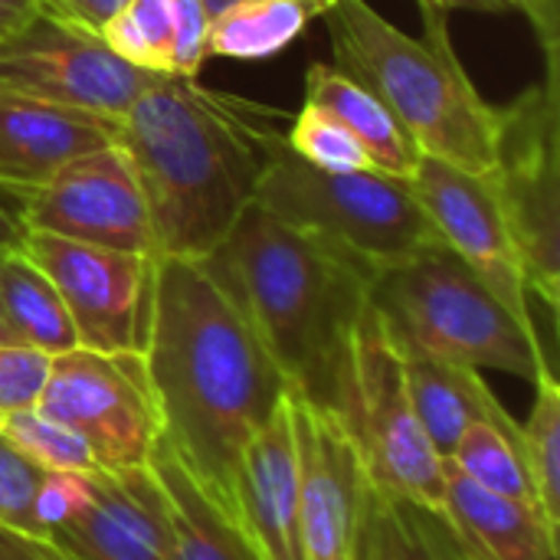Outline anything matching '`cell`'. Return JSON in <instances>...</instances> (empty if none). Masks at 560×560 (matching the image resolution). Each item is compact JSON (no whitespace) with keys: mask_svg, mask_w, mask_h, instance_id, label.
<instances>
[{"mask_svg":"<svg viewBox=\"0 0 560 560\" xmlns=\"http://www.w3.org/2000/svg\"><path fill=\"white\" fill-rule=\"evenodd\" d=\"M141 361L161 440L236 518L243 450L289 397V381L207 259H154Z\"/></svg>","mask_w":560,"mask_h":560,"instance_id":"cell-1","label":"cell"},{"mask_svg":"<svg viewBox=\"0 0 560 560\" xmlns=\"http://www.w3.org/2000/svg\"><path fill=\"white\" fill-rule=\"evenodd\" d=\"M276 131L243 102L164 75L118 121L115 144L141 184L154 259H207L256 200Z\"/></svg>","mask_w":560,"mask_h":560,"instance_id":"cell-2","label":"cell"},{"mask_svg":"<svg viewBox=\"0 0 560 560\" xmlns=\"http://www.w3.org/2000/svg\"><path fill=\"white\" fill-rule=\"evenodd\" d=\"M207 262L249 318L289 390L341 417L371 279L259 203L243 210Z\"/></svg>","mask_w":560,"mask_h":560,"instance_id":"cell-3","label":"cell"},{"mask_svg":"<svg viewBox=\"0 0 560 560\" xmlns=\"http://www.w3.org/2000/svg\"><path fill=\"white\" fill-rule=\"evenodd\" d=\"M335 69L364 85L430 158L489 174L495 167L499 108L463 69L450 39V10L420 0L423 33L407 36L368 0H335L325 13Z\"/></svg>","mask_w":560,"mask_h":560,"instance_id":"cell-4","label":"cell"},{"mask_svg":"<svg viewBox=\"0 0 560 560\" xmlns=\"http://www.w3.org/2000/svg\"><path fill=\"white\" fill-rule=\"evenodd\" d=\"M368 299L400 348L476 371H505L528 384L555 371L538 328L522 325L443 240L377 272Z\"/></svg>","mask_w":560,"mask_h":560,"instance_id":"cell-5","label":"cell"},{"mask_svg":"<svg viewBox=\"0 0 560 560\" xmlns=\"http://www.w3.org/2000/svg\"><path fill=\"white\" fill-rule=\"evenodd\" d=\"M253 203L328 246L368 279L440 240L410 180L381 171L338 174L312 167L289 151L285 135L269 144Z\"/></svg>","mask_w":560,"mask_h":560,"instance_id":"cell-6","label":"cell"},{"mask_svg":"<svg viewBox=\"0 0 560 560\" xmlns=\"http://www.w3.org/2000/svg\"><path fill=\"white\" fill-rule=\"evenodd\" d=\"M509 223L528 289L560 302V95L558 59L509 108H499L495 167L486 174Z\"/></svg>","mask_w":560,"mask_h":560,"instance_id":"cell-7","label":"cell"},{"mask_svg":"<svg viewBox=\"0 0 560 560\" xmlns=\"http://www.w3.org/2000/svg\"><path fill=\"white\" fill-rule=\"evenodd\" d=\"M341 423L371 486L394 499L443 512V459L417 423L397 345L371 308V299L354 335V364Z\"/></svg>","mask_w":560,"mask_h":560,"instance_id":"cell-8","label":"cell"},{"mask_svg":"<svg viewBox=\"0 0 560 560\" xmlns=\"http://www.w3.org/2000/svg\"><path fill=\"white\" fill-rule=\"evenodd\" d=\"M33 410L72 430L89 446L95 466L108 472L148 466L161 436L141 354H102L89 348L52 354Z\"/></svg>","mask_w":560,"mask_h":560,"instance_id":"cell-9","label":"cell"},{"mask_svg":"<svg viewBox=\"0 0 560 560\" xmlns=\"http://www.w3.org/2000/svg\"><path fill=\"white\" fill-rule=\"evenodd\" d=\"M164 72L121 59L98 33L33 13L0 39V82L26 95L118 121Z\"/></svg>","mask_w":560,"mask_h":560,"instance_id":"cell-10","label":"cell"},{"mask_svg":"<svg viewBox=\"0 0 560 560\" xmlns=\"http://www.w3.org/2000/svg\"><path fill=\"white\" fill-rule=\"evenodd\" d=\"M20 253L56 285L75 325L79 348L102 354L144 351L154 292V256L102 249L30 230Z\"/></svg>","mask_w":560,"mask_h":560,"instance_id":"cell-11","label":"cell"},{"mask_svg":"<svg viewBox=\"0 0 560 560\" xmlns=\"http://www.w3.org/2000/svg\"><path fill=\"white\" fill-rule=\"evenodd\" d=\"M20 223L30 233L154 256L141 184L115 141L72 158L46 184L20 194Z\"/></svg>","mask_w":560,"mask_h":560,"instance_id":"cell-12","label":"cell"},{"mask_svg":"<svg viewBox=\"0 0 560 560\" xmlns=\"http://www.w3.org/2000/svg\"><path fill=\"white\" fill-rule=\"evenodd\" d=\"M305 560H361L368 472L338 413L289 390Z\"/></svg>","mask_w":560,"mask_h":560,"instance_id":"cell-13","label":"cell"},{"mask_svg":"<svg viewBox=\"0 0 560 560\" xmlns=\"http://www.w3.org/2000/svg\"><path fill=\"white\" fill-rule=\"evenodd\" d=\"M410 187L433 220L440 240L499 295V302L522 325L535 328L522 259L489 177L420 154Z\"/></svg>","mask_w":560,"mask_h":560,"instance_id":"cell-14","label":"cell"},{"mask_svg":"<svg viewBox=\"0 0 560 560\" xmlns=\"http://www.w3.org/2000/svg\"><path fill=\"white\" fill-rule=\"evenodd\" d=\"M89 505L49 538L79 560H177L164 492L148 466L92 469Z\"/></svg>","mask_w":560,"mask_h":560,"instance_id":"cell-15","label":"cell"},{"mask_svg":"<svg viewBox=\"0 0 560 560\" xmlns=\"http://www.w3.org/2000/svg\"><path fill=\"white\" fill-rule=\"evenodd\" d=\"M236 522L262 560H305L289 397L243 450L236 472Z\"/></svg>","mask_w":560,"mask_h":560,"instance_id":"cell-16","label":"cell"},{"mask_svg":"<svg viewBox=\"0 0 560 560\" xmlns=\"http://www.w3.org/2000/svg\"><path fill=\"white\" fill-rule=\"evenodd\" d=\"M112 141L115 121L0 82V190H36L72 158Z\"/></svg>","mask_w":560,"mask_h":560,"instance_id":"cell-17","label":"cell"},{"mask_svg":"<svg viewBox=\"0 0 560 560\" xmlns=\"http://www.w3.org/2000/svg\"><path fill=\"white\" fill-rule=\"evenodd\" d=\"M397 354L404 364V381H407L417 423L443 463L453 456L459 436L476 420H492V423H502L505 430L522 427L499 404V397L492 394V387L482 381L476 368L440 361V358H430L423 351L400 348V345H397Z\"/></svg>","mask_w":560,"mask_h":560,"instance_id":"cell-18","label":"cell"},{"mask_svg":"<svg viewBox=\"0 0 560 560\" xmlns=\"http://www.w3.org/2000/svg\"><path fill=\"white\" fill-rule=\"evenodd\" d=\"M443 515L456 535L486 560H558V532L548 528L538 505L495 495L443 463Z\"/></svg>","mask_w":560,"mask_h":560,"instance_id":"cell-19","label":"cell"},{"mask_svg":"<svg viewBox=\"0 0 560 560\" xmlns=\"http://www.w3.org/2000/svg\"><path fill=\"white\" fill-rule=\"evenodd\" d=\"M148 469L164 492L177 560H262L243 525L200 489L161 436L148 456Z\"/></svg>","mask_w":560,"mask_h":560,"instance_id":"cell-20","label":"cell"},{"mask_svg":"<svg viewBox=\"0 0 560 560\" xmlns=\"http://www.w3.org/2000/svg\"><path fill=\"white\" fill-rule=\"evenodd\" d=\"M305 102L335 115L361 141L374 171L410 180L423 151L364 85H358L331 62H312L305 72Z\"/></svg>","mask_w":560,"mask_h":560,"instance_id":"cell-21","label":"cell"},{"mask_svg":"<svg viewBox=\"0 0 560 560\" xmlns=\"http://www.w3.org/2000/svg\"><path fill=\"white\" fill-rule=\"evenodd\" d=\"M0 318L20 345L46 354L79 348L66 302L20 249H0Z\"/></svg>","mask_w":560,"mask_h":560,"instance_id":"cell-22","label":"cell"},{"mask_svg":"<svg viewBox=\"0 0 560 560\" xmlns=\"http://www.w3.org/2000/svg\"><path fill=\"white\" fill-rule=\"evenodd\" d=\"M315 16L308 0H246L210 20L207 56L266 59L305 33Z\"/></svg>","mask_w":560,"mask_h":560,"instance_id":"cell-23","label":"cell"},{"mask_svg":"<svg viewBox=\"0 0 560 560\" xmlns=\"http://www.w3.org/2000/svg\"><path fill=\"white\" fill-rule=\"evenodd\" d=\"M518 430H505L502 423H492V420H476L466 427V433L459 436V443L446 463L453 469H459L469 482H476L495 495L538 505L528 469L522 463Z\"/></svg>","mask_w":560,"mask_h":560,"instance_id":"cell-24","label":"cell"},{"mask_svg":"<svg viewBox=\"0 0 560 560\" xmlns=\"http://www.w3.org/2000/svg\"><path fill=\"white\" fill-rule=\"evenodd\" d=\"M518 450L538 509L548 528L560 535V384L555 371L535 381V404L518 430Z\"/></svg>","mask_w":560,"mask_h":560,"instance_id":"cell-25","label":"cell"},{"mask_svg":"<svg viewBox=\"0 0 560 560\" xmlns=\"http://www.w3.org/2000/svg\"><path fill=\"white\" fill-rule=\"evenodd\" d=\"M102 39L128 62L171 75L174 7L171 0H128L105 26Z\"/></svg>","mask_w":560,"mask_h":560,"instance_id":"cell-26","label":"cell"},{"mask_svg":"<svg viewBox=\"0 0 560 560\" xmlns=\"http://www.w3.org/2000/svg\"><path fill=\"white\" fill-rule=\"evenodd\" d=\"M361 560H436L417 525L413 505L381 492L371 482L364 505Z\"/></svg>","mask_w":560,"mask_h":560,"instance_id":"cell-27","label":"cell"},{"mask_svg":"<svg viewBox=\"0 0 560 560\" xmlns=\"http://www.w3.org/2000/svg\"><path fill=\"white\" fill-rule=\"evenodd\" d=\"M0 433L46 472H92L98 469L89 446L62 423L39 410H20L0 417Z\"/></svg>","mask_w":560,"mask_h":560,"instance_id":"cell-28","label":"cell"},{"mask_svg":"<svg viewBox=\"0 0 560 560\" xmlns=\"http://www.w3.org/2000/svg\"><path fill=\"white\" fill-rule=\"evenodd\" d=\"M289 151H295L302 161H308L312 167L322 171H374L368 151L361 148V141L325 108L305 102L285 135Z\"/></svg>","mask_w":560,"mask_h":560,"instance_id":"cell-29","label":"cell"},{"mask_svg":"<svg viewBox=\"0 0 560 560\" xmlns=\"http://www.w3.org/2000/svg\"><path fill=\"white\" fill-rule=\"evenodd\" d=\"M46 479L33 459H26L3 433H0V525L20 528L30 535H46L36 522V492Z\"/></svg>","mask_w":560,"mask_h":560,"instance_id":"cell-30","label":"cell"},{"mask_svg":"<svg viewBox=\"0 0 560 560\" xmlns=\"http://www.w3.org/2000/svg\"><path fill=\"white\" fill-rule=\"evenodd\" d=\"M52 354L30 345H0V417L33 410L49 374Z\"/></svg>","mask_w":560,"mask_h":560,"instance_id":"cell-31","label":"cell"},{"mask_svg":"<svg viewBox=\"0 0 560 560\" xmlns=\"http://www.w3.org/2000/svg\"><path fill=\"white\" fill-rule=\"evenodd\" d=\"M174 7V56L171 75L194 79L207 59V30L210 16L200 0H171Z\"/></svg>","mask_w":560,"mask_h":560,"instance_id":"cell-32","label":"cell"},{"mask_svg":"<svg viewBox=\"0 0 560 560\" xmlns=\"http://www.w3.org/2000/svg\"><path fill=\"white\" fill-rule=\"evenodd\" d=\"M89 476L85 472H46L36 492V522L49 535L52 528L66 525L89 505Z\"/></svg>","mask_w":560,"mask_h":560,"instance_id":"cell-33","label":"cell"},{"mask_svg":"<svg viewBox=\"0 0 560 560\" xmlns=\"http://www.w3.org/2000/svg\"><path fill=\"white\" fill-rule=\"evenodd\" d=\"M413 505V502H410ZM413 515H417V525L427 538V545L433 548L436 560H486L482 555H476L459 535L456 528L446 522L443 512H433V509H423V505H413Z\"/></svg>","mask_w":560,"mask_h":560,"instance_id":"cell-34","label":"cell"},{"mask_svg":"<svg viewBox=\"0 0 560 560\" xmlns=\"http://www.w3.org/2000/svg\"><path fill=\"white\" fill-rule=\"evenodd\" d=\"M39 13L59 16L66 23H75L89 33L102 36V26L128 3V0H36Z\"/></svg>","mask_w":560,"mask_h":560,"instance_id":"cell-35","label":"cell"},{"mask_svg":"<svg viewBox=\"0 0 560 560\" xmlns=\"http://www.w3.org/2000/svg\"><path fill=\"white\" fill-rule=\"evenodd\" d=\"M0 560H79L49 535H30L20 528L0 525Z\"/></svg>","mask_w":560,"mask_h":560,"instance_id":"cell-36","label":"cell"},{"mask_svg":"<svg viewBox=\"0 0 560 560\" xmlns=\"http://www.w3.org/2000/svg\"><path fill=\"white\" fill-rule=\"evenodd\" d=\"M509 10H522L535 30H538V39L545 46V56L548 59H558V39H560V13L558 0H505Z\"/></svg>","mask_w":560,"mask_h":560,"instance_id":"cell-37","label":"cell"},{"mask_svg":"<svg viewBox=\"0 0 560 560\" xmlns=\"http://www.w3.org/2000/svg\"><path fill=\"white\" fill-rule=\"evenodd\" d=\"M33 13H39L36 0H0V39L16 33Z\"/></svg>","mask_w":560,"mask_h":560,"instance_id":"cell-38","label":"cell"},{"mask_svg":"<svg viewBox=\"0 0 560 560\" xmlns=\"http://www.w3.org/2000/svg\"><path fill=\"white\" fill-rule=\"evenodd\" d=\"M7 190H0V249H20L23 246V223H20V210H10V203L3 200Z\"/></svg>","mask_w":560,"mask_h":560,"instance_id":"cell-39","label":"cell"},{"mask_svg":"<svg viewBox=\"0 0 560 560\" xmlns=\"http://www.w3.org/2000/svg\"><path fill=\"white\" fill-rule=\"evenodd\" d=\"M420 3V0H417ZM430 3H440L443 10H486V13H502L509 10L505 0H430Z\"/></svg>","mask_w":560,"mask_h":560,"instance_id":"cell-40","label":"cell"},{"mask_svg":"<svg viewBox=\"0 0 560 560\" xmlns=\"http://www.w3.org/2000/svg\"><path fill=\"white\" fill-rule=\"evenodd\" d=\"M200 3H203L207 16H210V20H217L220 13H226L230 7H236V3H246V0H200ZM308 3H312V0H308ZM312 10H315V3H312ZM315 16H318V13H315Z\"/></svg>","mask_w":560,"mask_h":560,"instance_id":"cell-41","label":"cell"},{"mask_svg":"<svg viewBox=\"0 0 560 560\" xmlns=\"http://www.w3.org/2000/svg\"><path fill=\"white\" fill-rule=\"evenodd\" d=\"M0 345H20V341L13 338V331L3 325V318H0Z\"/></svg>","mask_w":560,"mask_h":560,"instance_id":"cell-42","label":"cell"},{"mask_svg":"<svg viewBox=\"0 0 560 560\" xmlns=\"http://www.w3.org/2000/svg\"><path fill=\"white\" fill-rule=\"evenodd\" d=\"M312 3H315V13L322 16V13H325V10H328V7H331L335 0H312Z\"/></svg>","mask_w":560,"mask_h":560,"instance_id":"cell-43","label":"cell"}]
</instances>
